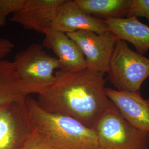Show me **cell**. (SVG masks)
Listing matches in <instances>:
<instances>
[{"label":"cell","instance_id":"6da1fadb","mask_svg":"<svg viewBox=\"0 0 149 149\" xmlns=\"http://www.w3.org/2000/svg\"><path fill=\"white\" fill-rule=\"evenodd\" d=\"M104 74L87 68L61 70L38 95V104L47 112L68 116L93 129L111 103L106 93Z\"/></svg>","mask_w":149,"mask_h":149},{"label":"cell","instance_id":"7a4b0ae2","mask_svg":"<svg viewBox=\"0 0 149 149\" xmlns=\"http://www.w3.org/2000/svg\"><path fill=\"white\" fill-rule=\"evenodd\" d=\"M34 130L52 149H98L96 132L72 118L47 112L30 95L26 98Z\"/></svg>","mask_w":149,"mask_h":149},{"label":"cell","instance_id":"3957f363","mask_svg":"<svg viewBox=\"0 0 149 149\" xmlns=\"http://www.w3.org/2000/svg\"><path fill=\"white\" fill-rule=\"evenodd\" d=\"M93 130L97 136L98 149L149 148V132L129 124L112 102Z\"/></svg>","mask_w":149,"mask_h":149},{"label":"cell","instance_id":"277c9868","mask_svg":"<svg viewBox=\"0 0 149 149\" xmlns=\"http://www.w3.org/2000/svg\"><path fill=\"white\" fill-rule=\"evenodd\" d=\"M107 74L116 90L140 92L142 84L149 77V59L118 39Z\"/></svg>","mask_w":149,"mask_h":149},{"label":"cell","instance_id":"5b68a950","mask_svg":"<svg viewBox=\"0 0 149 149\" xmlns=\"http://www.w3.org/2000/svg\"><path fill=\"white\" fill-rule=\"evenodd\" d=\"M12 62L19 77L32 94L42 91L53 80L55 71L60 70L58 59L36 43L18 52Z\"/></svg>","mask_w":149,"mask_h":149},{"label":"cell","instance_id":"8992f818","mask_svg":"<svg viewBox=\"0 0 149 149\" xmlns=\"http://www.w3.org/2000/svg\"><path fill=\"white\" fill-rule=\"evenodd\" d=\"M34 131L26 98L0 106V149H21Z\"/></svg>","mask_w":149,"mask_h":149},{"label":"cell","instance_id":"52a82bcc","mask_svg":"<svg viewBox=\"0 0 149 149\" xmlns=\"http://www.w3.org/2000/svg\"><path fill=\"white\" fill-rule=\"evenodd\" d=\"M67 34L81 50L88 69L103 74L108 72L118 40L114 34L109 32L99 34L86 31Z\"/></svg>","mask_w":149,"mask_h":149},{"label":"cell","instance_id":"ba28073f","mask_svg":"<svg viewBox=\"0 0 149 149\" xmlns=\"http://www.w3.org/2000/svg\"><path fill=\"white\" fill-rule=\"evenodd\" d=\"M65 0H26L10 21L24 28L43 33L52 28L59 8Z\"/></svg>","mask_w":149,"mask_h":149},{"label":"cell","instance_id":"9c48e42d","mask_svg":"<svg viewBox=\"0 0 149 149\" xmlns=\"http://www.w3.org/2000/svg\"><path fill=\"white\" fill-rule=\"evenodd\" d=\"M52 28L65 33L86 31L101 34L109 32L104 20L82 10L74 0H65L59 8Z\"/></svg>","mask_w":149,"mask_h":149},{"label":"cell","instance_id":"30bf717a","mask_svg":"<svg viewBox=\"0 0 149 149\" xmlns=\"http://www.w3.org/2000/svg\"><path fill=\"white\" fill-rule=\"evenodd\" d=\"M106 93L129 124L149 133V98H144L140 92L119 91L106 88Z\"/></svg>","mask_w":149,"mask_h":149},{"label":"cell","instance_id":"8fae6325","mask_svg":"<svg viewBox=\"0 0 149 149\" xmlns=\"http://www.w3.org/2000/svg\"><path fill=\"white\" fill-rule=\"evenodd\" d=\"M43 45L53 50L60 64V70L75 71L87 68L85 58L77 44L66 33L53 28L44 33Z\"/></svg>","mask_w":149,"mask_h":149},{"label":"cell","instance_id":"7c38bea8","mask_svg":"<svg viewBox=\"0 0 149 149\" xmlns=\"http://www.w3.org/2000/svg\"><path fill=\"white\" fill-rule=\"evenodd\" d=\"M108 31L118 39L132 44L140 54L149 50V27L136 17L104 20Z\"/></svg>","mask_w":149,"mask_h":149},{"label":"cell","instance_id":"4fadbf2b","mask_svg":"<svg viewBox=\"0 0 149 149\" xmlns=\"http://www.w3.org/2000/svg\"><path fill=\"white\" fill-rule=\"evenodd\" d=\"M32 94L30 88L19 77L12 61L0 62V106L24 100Z\"/></svg>","mask_w":149,"mask_h":149},{"label":"cell","instance_id":"5bb4252c","mask_svg":"<svg viewBox=\"0 0 149 149\" xmlns=\"http://www.w3.org/2000/svg\"><path fill=\"white\" fill-rule=\"evenodd\" d=\"M80 8L96 18L106 20L128 17L132 0H74Z\"/></svg>","mask_w":149,"mask_h":149},{"label":"cell","instance_id":"9a60e30c","mask_svg":"<svg viewBox=\"0 0 149 149\" xmlns=\"http://www.w3.org/2000/svg\"><path fill=\"white\" fill-rule=\"evenodd\" d=\"M26 0H0V27L5 26L8 17L21 10Z\"/></svg>","mask_w":149,"mask_h":149},{"label":"cell","instance_id":"2e32d148","mask_svg":"<svg viewBox=\"0 0 149 149\" xmlns=\"http://www.w3.org/2000/svg\"><path fill=\"white\" fill-rule=\"evenodd\" d=\"M138 16L145 17L149 22V0H132L128 17Z\"/></svg>","mask_w":149,"mask_h":149},{"label":"cell","instance_id":"e0dca14e","mask_svg":"<svg viewBox=\"0 0 149 149\" xmlns=\"http://www.w3.org/2000/svg\"><path fill=\"white\" fill-rule=\"evenodd\" d=\"M21 149H52L45 140L34 130Z\"/></svg>","mask_w":149,"mask_h":149},{"label":"cell","instance_id":"ac0fdd59","mask_svg":"<svg viewBox=\"0 0 149 149\" xmlns=\"http://www.w3.org/2000/svg\"><path fill=\"white\" fill-rule=\"evenodd\" d=\"M15 45L11 40L6 38H0V62L12 53Z\"/></svg>","mask_w":149,"mask_h":149},{"label":"cell","instance_id":"d6986e66","mask_svg":"<svg viewBox=\"0 0 149 149\" xmlns=\"http://www.w3.org/2000/svg\"><path fill=\"white\" fill-rule=\"evenodd\" d=\"M148 149H149V148H148Z\"/></svg>","mask_w":149,"mask_h":149}]
</instances>
